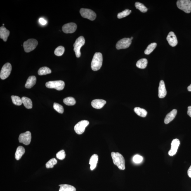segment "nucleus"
<instances>
[{
  "mask_svg": "<svg viewBox=\"0 0 191 191\" xmlns=\"http://www.w3.org/2000/svg\"><path fill=\"white\" fill-rule=\"evenodd\" d=\"M111 156L114 164L120 170H124L125 168V160L123 156L119 153L113 152L111 153Z\"/></svg>",
  "mask_w": 191,
  "mask_h": 191,
  "instance_id": "1",
  "label": "nucleus"
},
{
  "mask_svg": "<svg viewBox=\"0 0 191 191\" xmlns=\"http://www.w3.org/2000/svg\"><path fill=\"white\" fill-rule=\"evenodd\" d=\"M103 62V56L100 53H96L94 55L91 63L92 70L97 71L101 68Z\"/></svg>",
  "mask_w": 191,
  "mask_h": 191,
  "instance_id": "2",
  "label": "nucleus"
},
{
  "mask_svg": "<svg viewBox=\"0 0 191 191\" xmlns=\"http://www.w3.org/2000/svg\"><path fill=\"white\" fill-rule=\"evenodd\" d=\"M177 6L179 9L185 13L191 12V1L190 0H179L177 1Z\"/></svg>",
  "mask_w": 191,
  "mask_h": 191,
  "instance_id": "3",
  "label": "nucleus"
},
{
  "mask_svg": "<svg viewBox=\"0 0 191 191\" xmlns=\"http://www.w3.org/2000/svg\"><path fill=\"white\" fill-rule=\"evenodd\" d=\"M85 40L83 36H80L76 39L73 45L74 51L76 56L79 58L81 56V49L83 46L85 44Z\"/></svg>",
  "mask_w": 191,
  "mask_h": 191,
  "instance_id": "4",
  "label": "nucleus"
},
{
  "mask_svg": "<svg viewBox=\"0 0 191 191\" xmlns=\"http://www.w3.org/2000/svg\"><path fill=\"white\" fill-rule=\"evenodd\" d=\"M46 86L47 88L55 89L61 91L64 89L65 86V83L62 81H49L46 83Z\"/></svg>",
  "mask_w": 191,
  "mask_h": 191,
  "instance_id": "5",
  "label": "nucleus"
},
{
  "mask_svg": "<svg viewBox=\"0 0 191 191\" xmlns=\"http://www.w3.org/2000/svg\"><path fill=\"white\" fill-rule=\"evenodd\" d=\"M38 44V41L36 39H29L24 43L23 46L24 50L26 53H29L35 49Z\"/></svg>",
  "mask_w": 191,
  "mask_h": 191,
  "instance_id": "6",
  "label": "nucleus"
},
{
  "mask_svg": "<svg viewBox=\"0 0 191 191\" xmlns=\"http://www.w3.org/2000/svg\"><path fill=\"white\" fill-rule=\"evenodd\" d=\"M80 13L83 17L91 21L95 20L96 17V15L95 12L88 9L81 8L80 11Z\"/></svg>",
  "mask_w": 191,
  "mask_h": 191,
  "instance_id": "7",
  "label": "nucleus"
},
{
  "mask_svg": "<svg viewBox=\"0 0 191 191\" xmlns=\"http://www.w3.org/2000/svg\"><path fill=\"white\" fill-rule=\"evenodd\" d=\"M89 124V122L87 120L81 121L75 126L74 128L75 131L78 134H82L84 133L85 129Z\"/></svg>",
  "mask_w": 191,
  "mask_h": 191,
  "instance_id": "8",
  "label": "nucleus"
},
{
  "mask_svg": "<svg viewBox=\"0 0 191 191\" xmlns=\"http://www.w3.org/2000/svg\"><path fill=\"white\" fill-rule=\"evenodd\" d=\"M12 70V66L11 64L9 63H7L3 66L1 68L0 77L2 80L7 78L10 76Z\"/></svg>",
  "mask_w": 191,
  "mask_h": 191,
  "instance_id": "9",
  "label": "nucleus"
},
{
  "mask_svg": "<svg viewBox=\"0 0 191 191\" xmlns=\"http://www.w3.org/2000/svg\"><path fill=\"white\" fill-rule=\"evenodd\" d=\"M132 41L129 38H124L119 41L116 45L118 50L125 49L129 47L131 44Z\"/></svg>",
  "mask_w": 191,
  "mask_h": 191,
  "instance_id": "10",
  "label": "nucleus"
},
{
  "mask_svg": "<svg viewBox=\"0 0 191 191\" xmlns=\"http://www.w3.org/2000/svg\"><path fill=\"white\" fill-rule=\"evenodd\" d=\"M19 140L20 143L26 145H28L30 143L31 140V134L28 131L21 134L19 136Z\"/></svg>",
  "mask_w": 191,
  "mask_h": 191,
  "instance_id": "11",
  "label": "nucleus"
},
{
  "mask_svg": "<svg viewBox=\"0 0 191 191\" xmlns=\"http://www.w3.org/2000/svg\"><path fill=\"white\" fill-rule=\"evenodd\" d=\"M77 29V25L74 23H69L65 24L62 27V30L65 33H72Z\"/></svg>",
  "mask_w": 191,
  "mask_h": 191,
  "instance_id": "12",
  "label": "nucleus"
},
{
  "mask_svg": "<svg viewBox=\"0 0 191 191\" xmlns=\"http://www.w3.org/2000/svg\"><path fill=\"white\" fill-rule=\"evenodd\" d=\"M180 145L179 140L177 139L173 140L172 142L171 149L168 152L169 155L172 156L176 154Z\"/></svg>",
  "mask_w": 191,
  "mask_h": 191,
  "instance_id": "13",
  "label": "nucleus"
},
{
  "mask_svg": "<svg viewBox=\"0 0 191 191\" xmlns=\"http://www.w3.org/2000/svg\"><path fill=\"white\" fill-rule=\"evenodd\" d=\"M168 44L172 47H175L178 44L177 39L176 35L172 32H170L168 33L166 38Z\"/></svg>",
  "mask_w": 191,
  "mask_h": 191,
  "instance_id": "14",
  "label": "nucleus"
},
{
  "mask_svg": "<svg viewBox=\"0 0 191 191\" xmlns=\"http://www.w3.org/2000/svg\"><path fill=\"white\" fill-rule=\"evenodd\" d=\"M166 94L167 91L164 81L161 80L160 82L159 87V97L161 98H164Z\"/></svg>",
  "mask_w": 191,
  "mask_h": 191,
  "instance_id": "15",
  "label": "nucleus"
},
{
  "mask_svg": "<svg viewBox=\"0 0 191 191\" xmlns=\"http://www.w3.org/2000/svg\"><path fill=\"white\" fill-rule=\"evenodd\" d=\"M106 103L105 100L101 99L93 100L91 102V105L94 108L100 109L102 108Z\"/></svg>",
  "mask_w": 191,
  "mask_h": 191,
  "instance_id": "16",
  "label": "nucleus"
},
{
  "mask_svg": "<svg viewBox=\"0 0 191 191\" xmlns=\"http://www.w3.org/2000/svg\"><path fill=\"white\" fill-rule=\"evenodd\" d=\"M177 114L176 109L173 110L167 115L164 120V123L165 124H168L174 119Z\"/></svg>",
  "mask_w": 191,
  "mask_h": 191,
  "instance_id": "17",
  "label": "nucleus"
},
{
  "mask_svg": "<svg viewBox=\"0 0 191 191\" xmlns=\"http://www.w3.org/2000/svg\"><path fill=\"white\" fill-rule=\"evenodd\" d=\"M10 31L6 28L2 26L0 28V38L4 41L7 40L8 38L10 35Z\"/></svg>",
  "mask_w": 191,
  "mask_h": 191,
  "instance_id": "18",
  "label": "nucleus"
},
{
  "mask_svg": "<svg viewBox=\"0 0 191 191\" xmlns=\"http://www.w3.org/2000/svg\"><path fill=\"white\" fill-rule=\"evenodd\" d=\"M98 159L97 154H94L91 156L90 159L89 164L90 165V170L92 171L96 167Z\"/></svg>",
  "mask_w": 191,
  "mask_h": 191,
  "instance_id": "19",
  "label": "nucleus"
},
{
  "mask_svg": "<svg viewBox=\"0 0 191 191\" xmlns=\"http://www.w3.org/2000/svg\"><path fill=\"white\" fill-rule=\"evenodd\" d=\"M36 78L34 76H29L26 83L25 86L27 88H31L33 87L36 82Z\"/></svg>",
  "mask_w": 191,
  "mask_h": 191,
  "instance_id": "20",
  "label": "nucleus"
},
{
  "mask_svg": "<svg viewBox=\"0 0 191 191\" xmlns=\"http://www.w3.org/2000/svg\"><path fill=\"white\" fill-rule=\"evenodd\" d=\"M25 153V149L23 147L19 146L17 147L15 154V159L17 160H19L21 158L22 155Z\"/></svg>",
  "mask_w": 191,
  "mask_h": 191,
  "instance_id": "21",
  "label": "nucleus"
},
{
  "mask_svg": "<svg viewBox=\"0 0 191 191\" xmlns=\"http://www.w3.org/2000/svg\"><path fill=\"white\" fill-rule=\"evenodd\" d=\"M22 103L26 108L30 109L32 108V102L30 98L23 97L21 98Z\"/></svg>",
  "mask_w": 191,
  "mask_h": 191,
  "instance_id": "22",
  "label": "nucleus"
},
{
  "mask_svg": "<svg viewBox=\"0 0 191 191\" xmlns=\"http://www.w3.org/2000/svg\"><path fill=\"white\" fill-rule=\"evenodd\" d=\"M60 189L59 191H76V189L74 187L68 185H60Z\"/></svg>",
  "mask_w": 191,
  "mask_h": 191,
  "instance_id": "23",
  "label": "nucleus"
},
{
  "mask_svg": "<svg viewBox=\"0 0 191 191\" xmlns=\"http://www.w3.org/2000/svg\"><path fill=\"white\" fill-rule=\"evenodd\" d=\"M148 61L147 59L142 58L137 62L136 66L140 69H145L147 65Z\"/></svg>",
  "mask_w": 191,
  "mask_h": 191,
  "instance_id": "24",
  "label": "nucleus"
},
{
  "mask_svg": "<svg viewBox=\"0 0 191 191\" xmlns=\"http://www.w3.org/2000/svg\"><path fill=\"white\" fill-rule=\"evenodd\" d=\"M135 112L138 115L142 117H145L147 114V111L145 109L140 108V107H135L134 108Z\"/></svg>",
  "mask_w": 191,
  "mask_h": 191,
  "instance_id": "25",
  "label": "nucleus"
},
{
  "mask_svg": "<svg viewBox=\"0 0 191 191\" xmlns=\"http://www.w3.org/2000/svg\"><path fill=\"white\" fill-rule=\"evenodd\" d=\"M51 73V69L46 67H41L38 71V74L40 76L46 75V74H50Z\"/></svg>",
  "mask_w": 191,
  "mask_h": 191,
  "instance_id": "26",
  "label": "nucleus"
},
{
  "mask_svg": "<svg viewBox=\"0 0 191 191\" xmlns=\"http://www.w3.org/2000/svg\"><path fill=\"white\" fill-rule=\"evenodd\" d=\"M157 46V44L156 43H151L147 47L146 49L145 50V53L146 55H149L155 49L156 46Z\"/></svg>",
  "mask_w": 191,
  "mask_h": 191,
  "instance_id": "27",
  "label": "nucleus"
},
{
  "mask_svg": "<svg viewBox=\"0 0 191 191\" xmlns=\"http://www.w3.org/2000/svg\"><path fill=\"white\" fill-rule=\"evenodd\" d=\"M64 103L67 105H75L76 101L74 98L72 97H68L66 98L63 100Z\"/></svg>",
  "mask_w": 191,
  "mask_h": 191,
  "instance_id": "28",
  "label": "nucleus"
},
{
  "mask_svg": "<svg viewBox=\"0 0 191 191\" xmlns=\"http://www.w3.org/2000/svg\"><path fill=\"white\" fill-rule=\"evenodd\" d=\"M135 6L137 9L139 10L142 13H145L147 11L148 9L146 7L141 3L137 2L135 3Z\"/></svg>",
  "mask_w": 191,
  "mask_h": 191,
  "instance_id": "29",
  "label": "nucleus"
},
{
  "mask_svg": "<svg viewBox=\"0 0 191 191\" xmlns=\"http://www.w3.org/2000/svg\"><path fill=\"white\" fill-rule=\"evenodd\" d=\"M65 51V48L63 46H59L56 48L54 51L55 54L57 56H61L63 55Z\"/></svg>",
  "mask_w": 191,
  "mask_h": 191,
  "instance_id": "30",
  "label": "nucleus"
},
{
  "mask_svg": "<svg viewBox=\"0 0 191 191\" xmlns=\"http://www.w3.org/2000/svg\"><path fill=\"white\" fill-rule=\"evenodd\" d=\"M11 98L13 103L17 105H21L22 103V100L20 97L16 96H12Z\"/></svg>",
  "mask_w": 191,
  "mask_h": 191,
  "instance_id": "31",
  "label": "nucleus"
},
{
  "mask_svg": "<svg viewBox=\"0 0 191 191\" xmlns=\"http://www.w3.org/2000/svg\"><path fill=\"white\" fill-rule=\"evenodd\" d=\"M131 11L129 9H126L124 11L118 14L117 15L118 18L119 19L124 18L125 17L127 16L131 13Z\"/></svg>",
  "mask_w": 191,
  "mask_h": 191,
  "instance_id": "32",
  "label": "nucleus"
},
{
  "mask_svg": "<svg viewBox=\"0 0 191 191\" xmlns=\"http://www.w3.org/2000/svg\"><path fill=\"white\" fill-rule=\"evenodd\" d=\"M53 108L60 113L62 114L64 112V108L61 105L56 103H54L53 105Z\"/></svg>",
  "mask_w": 191,
  "mask_h": 191,
  "instance_id": "33",
  "label": "nucleus"
},
{
  "mask_svg": "<svg viewBox=\"0 0 191 191\" xmlns=\"http://www.w3.org/2000/svg\"><path fill=\"white\" fill-rule=\"evenodd\" d=\"M57 163V161L55 158L50 159L46 163V167L47 168H52L53 167L54 165Z\"/></svg>",
  "mask_w": 191,
  "mask_h": 191,
  "instance_id": "34",
  "label": "nucleus"
},
{
  "mask_svg": "<svg viewBox=\"0 0 191 191\" xmlns=\"http://www.w3.org/2000/svg\"><path fill=\"white\" fill-rule=\"evenodd\" d=\"M143 158L142 156L136 155L134 156L133 158V161L136 164H139L143 161Z\"/></svg>",
  "mask_w": 191,
  "mask_h": 191,
  "instance_id": "35",
  "label": "nucleus"
},
{
  "mask_svg": "<svg viewBox=\"0 0 191 191\" xmlns=\"http://www.w3.org/2000/svg\"><path fill=\"white\" fill-rule=\"evenodd\" d=\"M66 157V154L65 151L63 150H61L57 153L56 154V157L59 159L62 160L65 158Z\"/></svg>",
  "mask_w": 191,
  "mask_h": 191,
  "instance_id": "36",
  "label": "nucleus"
},
{
  "mask_svg": "<svg viewBox=\"0 0 191 191\" xmlns=\"http://www.w3.org/2000/svg\"><path fill=\"white\" fill-rule=\"evenodd\" d=\"M39 23H40L41 25H46L47 23V22L46 21L42 18H40L39 20Z\"/></svg>",
  "mask_w": 191,
  "mask_h": 191,
  "instance_id": "37",
  "label": "nucleus"
},
{
  "mask_svg": "<svg viewBox=\"0 0 191 191\" xmlns=\"http://www.w3.org/2000/svg\"><path fill=\"white\" fill-rule=\"evenodd\" d=\"M187 109H188V110L187 111V114L189 117L191 118V106H189Z\"/></svg>",
  "mask_w": 191,
  "mask_h": 191,
  "instance_id": "38",
  "label": "nucleus"
},
{
  "mask_svg": "<svg viewBox=\"0 0 191 191\" xmlns=\"http://www.w3.org/2000/svg\"><path fill=\"white\" fill-rule=\"evenodd\" d=\"M187 175L189 177L191 178V166L189 168L188 171H187Z\"/></svg>",
  "mask_w": 191,
  "mask_h": 191,
  "instance_id": "39",
  "label": "nucleus"
},
{
  "mask_svg": "<svg viewBox=\"0 0 191 191\" xmlns=\"http://www.w3.org/2000/svg\"><path fill=\"white\" fill-rule=\"evenodd\" d=\"M187 89L188 91L191 92V84L187 87Z\"/></svg>",
  "mask_w": 191,
  "mask_h": 191,
  "instance_id": "40",
  "label": "nucleus"
},
{
  "mask_svg": "<svg viewBox=\"0 0 191 191\" xmlns=\"http://www.w3.org/2000/svg\"><path fill=\"white\" fill-rule=\"evenodd\" d=\"M133 37H131V38H130V39L132 41V40H133Z\"/></svg>",
  "mask_w": 191,
  "mask_h": 191,
  "instance_id": "41",
  "label": "nucleus"
}]
</instances>
